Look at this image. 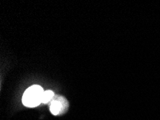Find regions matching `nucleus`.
I'll return each instance as SVG.
<instances>
[{
    "label": "nucleus",
    "mask_w": 160,
    "mask_h": 120,
    "mask_svg": "<svg viewBox=\"0 0 160 120\" xmlns=\"http://www.w3.org/2000/svg\"><path fill=\"white\" fill-rule=\"evenodd\" d=\"M55 95L54 93L52 91L48 90L44 92L42 99V103H44V104H47V103L49 102L50 101H52L53 98H54Z\"/></svg>",
    "instance_id": "3"
},
{
    "label": "nucleus",
    "mask_w": 160,
    "mask_h": 120,
    "mask_svg": "<svg viewBox=\"0 0 160 120\" xmlns=\"http://www.w3.org/2000/svg\"><path fill=\"white\" fill-rule=\"evenodd\" d=\"M44 90L40 86L33 85L29 87L22 96V103L27 107L33 108L42 103Z\"/></svg>",
    "instance_id": "1"
},
{
    "label": "nucleus",
    "mask_w": 160,
    "mask_h": 120,
    "mask_svg": "<svg viewBox=\"0 0 160 120\" xmlns=\"http://www.w3.org/2000/svg\"><path fill=\"white\" fill-rule=\"evenodd\" d=\"M68 109V102L65 97L62 96L54 97L50 103V110L53 115L64 114Z\"/></svg>",
    "instance_id": "2"
}]
</instances>
